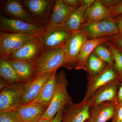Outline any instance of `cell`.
<instances>
[{"label": "cell", "mask_w": 122, "mask_h": 122, "mask_svg": "<svg viewBox=\"0 0 122 122\" xmlns=\"http://www.w3.org/2000/svg\"><path fill=\"white\" fill-rule=\"evenodd\" d=\"M32 64V73L30 81L47 73L53 72L61 67L68 69V61L62 48L43 50Z\"/></svg>", "instance_id": "6da1fadb"}, {"label": "cell", "mask_w": 122, "mask_h": 122, "mask_svg": "<svg viewBox=\"0 0 122 122\" xmlns=\"http://www.w3.org/2000/svg\"><path fill=\"white\" fill-rule=\"evenodd\" d=\"M56 91L52 102L45 113L41 118L51 121L57 113L63 110L66 105L73 102L67 91L68 81L64 71H61L56 74Z\"/></svg>", "instance_id": "7a4b0ae2"}, {"label": "cell", "mask_w": 122, "mask_h": 122, "mask_svg": "<svg viewBox=\"0 0 122 122\" xmlns=\"http://www.w3.org/2000/svg\"><path fill=\"white\" fill-rule=\"evenodd\" d=\"M29 15L39 25L46 28L49 20L55 0H21Z\"/></svg>", "instance_id": "3957f363"}, {"label": "cell", "mask_w": 122, "mask_h": 122, "mask_svg": "<svg viewBox=\"0 0 122 122\" xmlns=\"http://www.w3.org/2000/svg\"><path fill=\"white\" fill-rule=\"evenodd\" d=\"M88 39H93L119 34L115 21L109 17L96 22H85L81 26Z\"/></svg>", "instance_id": "277c9868"}, {"label": "cell", "mask_w": 122, "mask_h": 122, "mask_svg": "<svg viewBox=\"0 0 122 122\" xmlns=\"http://www.w3.org/2000/svg\"><path fill=\"white\" fill-rule=\"evenodd\" d=\"M42 33L21 34L0 32V57L8 58L12 53Z\"/></svg>", "instance_id": "5b68a950"}, {"label": "cell", "mask_w": 122, "mask_h": 122, "mask_svg": "<svg viewBox=\"0 0 122 122\" xmlns=\"http://www.w3.org/2000/svg\"><path fill=\"white\" fill-rule=\"evenodd\" d=\"M46 28L22 20L6 17L0 14V32L21 34L41 33Z\"/></svg>", "instance_id": "8992f818"}, {"label": "cell", "mask_w": 122, "mask_h": 122, "mask_svg": "<svg viewBox=\"0 0 122 122\" xmlns=\"http://www.w3.org/2000/svg\"><path fill=\"white\" fill-rule=\"evenodd\" d=\"M115 81L120 82L118 73L113 66H108L106 69L98 74L89 76L86 93L82 102H87L99 89Z\"/></svg>", "instance_id": "52a82bcc"}, {"label": "cell", "mask_w": 122, "mask_h": 122, "mask_svg": "<svg viewBox=\"0 0 122 122\" xmlns=\"http://www.w3.org/2000/svg\"><path fill=\"white\" fill-rule=\"evenodd\" d=\"M87 39L81 30L71 34L62 47L68 61L67 69H75L79 54L82 45Z\"/></svg>", "instance_id": "ba28073f"}, {"label": "cell", "mask_w": 122, "mask_h": 122, "mask_svg": "<svg viewBox=\"0 0 122 122\" xmlns=\"http://www.w3.org/2000/svg\"><path fill=\"white\" fill-rule=\"evenodd\" d=\"M25 83H12L0 90V112L14 110L20 105Z\"/></svg>", "instance_id": "9c48e42d"}, {"label": "cell", "mask_w": 122, "mask_h": 122, "mask_svg": "<svg viewBox=\"0 0 122 122\" xmlns=\"http://www.w3.org/2000/svg\"><path fill=\"white\" fill-rule=\"evenodd\" d=\"M71 33L63 29L61 25H48L41 35L43 50L62 48Z\"/></svg>", "instance_id": "30bf717a"}, {"label": "cell", "mask_w": 122, "mask_h": 122, "mask_svg": "<svg viewBox=\"0 0 122 122\" xmlns=\"http://www.w3.org/2000/svg\"><path fill=\"white\" fill-rule=\"evenodd\" d=\"M41 35L24 45L7 59L27 61L32 63L43 50Z\"/></svg>", "instance_id": "8fae6325"}, {"label": "cell", "mask_w": 122, "mask_h": 122, "mask_svg": "<svg viewBox=\"0 0 122 122\" xmlns=\"http://www.w3.org/2000/svg\"><path fill=\"white\" fill-rule=\"evenodd\" d=\"M0 1L1 11L6 17L38 25L29 15L21 0H5Z\"/></svg>", "instance_id": "7c38bea8"}, {"label": "cell", "mask_w": 122, "mask_h": 122, "mask_svg": "<svg viewBox=\"0 0 122 122\" xmlns=\"http://www.w3.org/2000/svg\"><path fill=\"white\" fill-rule=\"evenodd\" d=\"M90 105L87 102L66 105L63 109L62 122H85L89 119Z\"/></svg>", "instance_id": "4fadbf2b"}, {"label": "cell", "mask_w": 122, "mask_h": 122, "mask_svg": "<svg viewBox=\"0 0 122 122\" xmlns=\"http://www.w3.org/2000/svg\"><path fill=\"white\" fill-rule=\"evenodd\" d=\"M53 72L47 73L33 81L25 83L20 105H25L35 102Z\"/></svg>", "instance_id": "5bb4252c"}, {"label": "cell", "mask_w": 122, "mask_h": 122, "mask_svg": "<svg viewBox=\"0 0 122 122\" xmlns=\"http://www.w3.org/2000/svg\"><path fill=\"white\" fill-rule=\"evenodd\" d=\"M48 107L39 103L33 102L20 105L14 110L22 122H35L41 118Z\"/></svg>", "instance_id": "9a60e30c"}, {"label": "cell", "mask_w": 122, "mask_h": 122, "mask_svg": "<svg viewBox=\"0 0 122 122\" xmlns=\"http://www.w3.org/2000/svg\"><path fill=\"white\" fill-rule=\"evenodd\" d=\"M120 82L115 81L105 85L98 90L87 101L91 106L105 102L114 103L117 105L116 94Z\"/></svg>", "instance_id": "2e32d148"}, {"label": "cell", "mask_w": 122, "mask_h": 122, "mask_svg": "<svg viewBox=\"0 0 122 122\" xmlns=\"http://www.w3.org/2000/svg\"><path fill=\"white\" fill-rule=\"evenodd\" d=\"M117 105L106 102L90 106L89 119L90 122H106L113 118Z\"/></svg>", "instance_id": "e0dca14e"}, {"label": "cell", "mask_w": 122, "mask_h": 122, "mask_svg": "<svg viewBox=\"0 0 122 122\" xmlns=\"http://www.w3.org/2000/svg\"><path fill=\"white\" fill-rule=\"evenodd\" d=\"M109 36L98 39H87L82 45L79 54L75 70H83L86 72L87 61L90 55L96 46L106 42Z\"/></svg>", "instance_id": "ac0fdd59"}, {"label": "cell", "mask_w": 122, "mask_h": 122, "mask_svg": "<svg viewBox=\"0 0 122 122\" xmlns=\"http://www.w3.org/2000/svg\"><path fill=\"white\" fill-rule=\"evenodd\" d=\"M75 9L66 5L63 0H55L49 20V25L63 24Z\"/></svg>", "instance_id": "d6986e66"}, {"label": "cell", "mask_w": 122, "mask_h": 122, "mask_svg": "<svg viewBox=\"0 0 122 122\" xmlns=\"http://www.w3.org/2000/svg\"><path fill=\"white\" fill-rule=\"evenodd\" d=\"M57 70L54 71L43 86L41 91L35 102L48 107L52 102L56 88Z\"/></svg>", "instance_id": "ffe728a7"}, {"label": "cell", "mask_w": 122, "mask_h": 122, "mask_svg": "<svg viewBox=\"0 0 122 122\" xmlns=\"http://www.w3.org/2000/svg\"><path fill=\"white\" fill-rule=\"evenodd\" d=\"M87 7H80L74 10L65 23L61 25L62 28L71 33L81 30L85 22V14Z\"/></svg>", "instance_id": "44dd1931"}, {"label": "cell", "mask_w": 122, "mask_h": 122, "mask_svg": "<svg viewBox=\"0 0 122 122\" xmlns=\"http://www.w3.org/2000/svg\"><path fill=\"white\" fill-rule=\"evenodd\" d=\"M109 17L108 10L103 5L101 0H96L86 10L85 22H98Z\"/></svg>", "instance_id": "7402d4cb"}, {"label": "cell", "mask_w": 122, "mask_h": 122, "mask_svg": "<svg viewBox=\"0 0 122 122\" xmlns=\"http://www.w3.org/2000/svg\"><path fill=\"white\" fill-rule=\"evenodd\" d=\"M7 59L22 82L26 83L31 81L33 71L32 63L21 60Z\"/></svg>", "instance_id": "603a6c76"}, {"label": "cell", "mask_w": 122, "mask_h": 122, "mask_svg": "<svg viewBox=\"0 0 122 122\" xmlns=\"http://www.w3.org/2000/svg\"><path fill=\"white\" fill-rule=\"evenodd\" d=\"M0 76L10 84L22 82L8 59L5 58H0Z\"/></svg>", "instance_id": "cb8c5ba5"}, {"label": "cell", "mask_w": 122, "mask_h": 122, "mask_svg": "<svg viewBox=\"0 0 122 122\" xmlns=\"http://www.w3.org/2000/svg\"><path fill=\"white\" fill-rule=\"evenodd\" d=\"M108 66L106 62L93 52L87 60L86 72L89 76H95L103 71Z\"/></svg>", "instance_id": "d4e9b609"}, {"label": "cell", "mask_w": 122, "mask_h": 122, "mask_svg": "<svg viewBox=\"0 0 122 122\" xmlns=\"http://www.w3.org/2000/svg\"><path fill=\"white\" fill-rule=\"evenodd\" d=\"M93 52L100 59L106 62L109 66H114V59L113 53L106 42L98 45Z\"/></svg>", "instance_id": "484cf974"}, {"label": "cell", "mask_w": 122, "mask_h": 122, "mask_svg": "<svg viewBox=\"0 0 122 122\" xmlns=\"http://www.w3.org/2000/svg\"><path fill=\"white\" fill-rule=\"evenodd\" d=\"M106 44L110 48L113 55V67L117 71L120 82H122V53L114 45L107 41Z\"/></svg>", "instance_id": "4316f807"}, {"label": "cell", "mask_w": 122, "mask_h": 122, "mask_svg": "<svg viewBox=\"0 0 122 122\" xmlns=\"http://www.w3.org/2000/svg\"><path fill=\"white\" fill-rule=\"evenodd\" d=\"M0 122H22L15 110L0 112Z\"/></svg>", "instance_id": "83f0119b"}, {"label": "cell", "mask_w": 122, "mask_h": 122, "mask_svg": "<svg viewBox=\"0 0 122 122\" xmlns=\"http://www.w3.org/2000/svg\"><path fill=\"white\" fill-rule=\"evenodd\" d=\"M107 41L114 45L122 53V35L118 34L110 36Z\"/></svg>", "instance_id": "f1b7e54d"}, {"label": "cell", "mask_w": 122, "mask_h": 122, "mask_svg": "<svg viewBox=\"0 0 122 122\" xmlns=\"http://www.w3.org/2000/svg\"><path fill=\"white\" fill-rule=\"evenodd\" d=\"M110 17H113L122 15V0L115 6L107 9Z\"/></svg>", "instance_id": "f546056e"}, {"label": "cell", "mask_w": 122, "mask_h": 122, "mask_svg": "<svg viewBox=\"0 0 122 122\" xmlns=\"http://www.w3.org/2000/svg\"><path fill=\"white\" fill-rule=\"evenodd\" d=\"M112 122H122V103L117 105Z\"/></svg>", "instance_id": "4dcf8cb0"}, {"label": "cell", "mask_w": 122, "mask_h": 122, "mask_svg": "<svg viewBox=\"0 0 122 122\" xmlns=\"http://www.w3.org/2000/svg\"><path fill=\"white\" fill-rule=\"evenodd\" d=\"M121 0H101L104 7L108 9L117 4Z\"/></svg>", "instance_id": "1f68e13d"}, {"label": "cell", "mask_w": 122, "mask_h": 122, "mask_svg": "<svg viewBox=\"0 0 122 122\" xmlns=\"http://www.w3.org/2000/svg\"><path fill=\"white\" fill-rule=\"evenodd\" d=\"M63 2L70 7L76 9L81 7V0H63Z\"/></svg>", "instance_id": "d6a6232c"}, {"label": "cell", "mask_w": 122, "mask_h": 122, "mask_svg": "<svg viewBox=\"0 0 122 122\" xmlns=\"http://www.w3.org/2000/svg\"><path fill=\"white\" fill-rule=\"evenodd\" d=\"M117 105L122 103V82H120L119 85L116 98Z\"/></svg>", "instance_id": "836d02e7"}, {"label": "cell", "mask_w": 122, "mask_h": 122, "mask_svg": "<svg viewBox=\"0 0 122 122\" xmlns=\"http://www.w3.org/2000/svg\"><path fill=\"white\" fill-rule=\"evenodd\" d=\"M113 18L117 25L119 34L122 35V15L116 16Z\"/></svg>", "instance_id": "e575fe53"}, {"label": "cell", "mask_w": 122, "mask_h": 122, "mask_svg": "<svg viewBox=\"0 0 122 122\" xmlns=\"http://www.w3.org/2000/svg\"><path fill=\"white\" fill-rule=\"evenodd\" d=\"M63 114V110L58 111L52 120L50 122H62V118Z\"/></svg>", "instance_id": "d590c367"}, {"label": "cell", "mask_w": 122, "mask_h": 122, "mask_svg": "<svg viewBox=\"0 0 122 122\" xmlns=\"http://www.w3.org/2000/svg\"><path fill=\"white\" fill-rule=\"evenodd\" d=\"M95 0H81V7L89 8L93 4Z\"/></svg>", "instance_id": "8d00e7d4"}, {"label": "cell", "mask_w": 122, "mask_h": 122, "mask_svg": "<svg viewBox=\"0 0 122 122\" xmlns=\"http://www.w3.org/2000/svg\"><path fill=\"white\" fill-rule=\"evenodd\" d=\"M9 84H10L0 78V90L4 89L5 87H7Z\"/></svg>", "instance_id": "74e56055"}, {"label": "cell", "mask_w": 122, "mask_h": 122, "mask_svg": "<svg viewBox=\"0 0 122 122\" xmlns=\"http://www.w3.org/2000/svg\"><path fill=\"white\" fill-rule=\"evenodd\" d=\"M51 122V120H48L44 118H41L39 120L36 121L35 122Z\"/></svg>", "instance_id": "f35d334b"}, {"label": "cell", "mask_w": 122, "mask_h": 122, "mask_svg": "<svg viewBox=\"0 0 122 122\" xmlns=\"http://www.w3.org/2000/svg\"><path fill=\"white\" fill-rule=\"evenodd\" d=\"M85 122H90V121L89 119H87V120H86V121Z\"/></svg>", "instance_id": "ab89813d"}]
</instances>
